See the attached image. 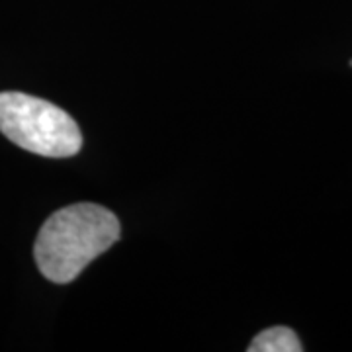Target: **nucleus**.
I'll use <instances>...</instances> for the list:
<instances>
[{
  "label": "nucleus",
  "instance_id": "nucleus-1",
  "mask_svg": "<svg viewBox=\"0 0 352 352\" xmlns=\"http://www.w3.org/2000/svg\"><path fill=\"white\" fill-rule=\"evenodd\" d=\"M118 217L98 204H73L51 214L39 229L34 258L39 272L55 284L73 282L88 263L120 239Z\"/></svg>",
  "mask_w": 352,
  "mask_h": 352
},
{
  "label": "nucleus",
  "instance_id": "nucleus-2",
  "mask_svg": "<svg viewBox=\"0 0 352 352\" xmlns=\"http://www.w3.org/2000/svg\"><path fill=\"white\" fill-rule=\"evenodd\" d=\"M0 133L41 157H73L82 145L76 122L59 106L24 92H0Z\"/></svg>",
  "mask_w": 352,
  "mask_h": 352
},
{
  "label": "nucleus",
  "instance_id": "nucleus-3",
  "mask_svg": "<svg viewBox=\"0 0 352 352\" xmlns=\"http://www.w3.org/2000/svg\"><path fill=\"white\" fill-rule=\"evenodd\" d=\"M249 352H302L298 335L289 327H270L258 333L249 344Z\"/></svg>",
  "mask_w": 352,
  "mask_h": 352
}]
</instances>
